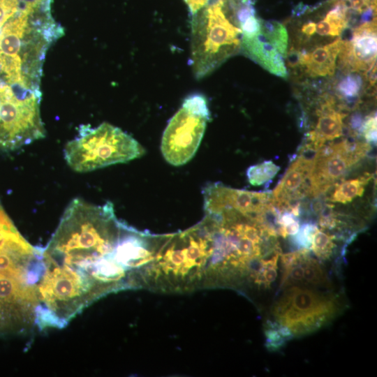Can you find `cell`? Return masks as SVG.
Listing matches in <instances>:
<instances>
[{
  "label": "cell",
  "instance_id": "cell-14",
  "mask_svg": "<svg viewBox=\"0 0 377 377\" xmlns=\"http://www.w3.org/2000/svg\"><path fill=\"white\" fill-rule=\"evenodd\" d=\"M350 13L343 0L333 1L332 8L318 22L308 20L299 28L296 39L298 45H311L341 36L349 23Z\"/></svg>",
  "mask_w": 377,
  "mask_h": 377
},
{
  "label": "cell",
  "instance_id": "cell-7",
  "mask_svg": "<svg viewBox=\"0 0 377 377\" xmlns=\"http://www.w3.org/2000/svg\"><path fill=\"white\" fill-rule=\"evenodd\" d=\"M209 119L207 103L202 95L186 98L162 136L161 150L166 161L175 166L189 161L199 147Z\"/></svg>",
  "mask_w": 377,
  "mask_h": 377
},
{
  "label": "cell",
  "instance_id": "cell-24",
  "mask_svg": "<svg viewBox=\"0 0 377 377\" xmlns=\"http://www.w3.org/2000/svg\"><path fill=\"white\" fill-rule=\"evenodd\" d=\"M24 1V0H0V27L20 10Z\"/></svg>",
  "mask_w": 377,
  "mask_h": 377
},
{
  "label": "cell",
  "instance_id": "cell-11",
  "mask_svg": "<svg viewBox=\"0 0 377 377\" xmlns=\"http://www.w3.org/2000/svg\"><path fill=\"white\" fill-rule=\"evenodd\" d=\"M203 195L205 214L231 209L252 223L272 202L269 193L239 190L216 183L207 185Z\"/></svg>",
  "mask_w": 377,
  "mask_h": 377
},
{
  "label": "cell",
  "instance_id": "cell-8",
  "mask_svg": "<svg viewBox=\"0 0 377 377\" xmlns=\"http://www.w3.org/2000/svg\"><path fill=\"white\" fill-rule=\"evenodd\" d=\"M370 148L368 142L348 140L320 147L312 158L309 194L316 196L334 186Z\"/></svg>",
  "mask_w": 377,
  "mask_h": 377
},
{
  "label": "cell",
  "instance_id": "cell-25",
  "mask_svg": "<svg viewBox=\"0 0 377 377\" xmlns=\"http://www.w3.org/2000/svg\"><path fill=\"white\" fill-rule=\"evenodd\" d=\"M361 133L368 143L376 142V112L366 117L363 120Z\"/></svg>",
  "mask_w": 377,
  "mask_h": 377
},
{
  "label": "cell",
  "instance_id": "cell-15",
  "mask_svg": "<svg viewBox=\"0 0 377 377\" xmlns=\"http://www.w3.org/2000/svg\"><path fill=\"white\" fill-rule=\"evenodd\" d=\"M342 38L339 37L333 41L308 50L295 52L296 64L311 77L332 76L336 68V60L339 55Z\"/></svg>",
  "mask_w": 377,
  "mask_h": 377
},
{
  "label": "cell",
  "instance_id": "cell-3",
  "mask_svg": "<svg viewBox=\"0 0 377 377\" xmlns=\"http://www.w3.org/2000/svg\"><path fill=\"white\" fill-rule=\"evenodd\" d=\"M241 1L213 0L192 15L191 61L196 78L212 73L241 48Z\"/></svg>",
  "mask_w": 377,
  "mask_h": 377
},
{
  "label": "cell",
  "instance_id": "cell-10",
  "mask_svg": "<svg viewBox=\"0 0 377 377\" xmlns=\"http://www.w3.org/2000/svg\"><path fill=\"white\" fill-rule=\"evenodd\" d=\"M40 249L19 232L0 204V273L29 284L39 273Z\"/></svg>",
  "mask_w": 377,
  "mask_h": 377
},
{
  "label": "cell",
  "instance_id": "cell-12",
  "mask_svg": "<svg viewBox=\"0 0 377 377\" xmlns=\"http://www.w3.org/2000/svg\"><path fill=\"white\" fill-rule=\"evenodd\" d=\"M376 22L373 19L356 27L350 40H342L339 66L347 72L369 73L376 64Z\"/></svg>",
  "mask_w": 377,
  "mask_h": 377
},
{
  "label": "cell",
  "instance_id": "cell-2",
  "mask_svg": "<svg viewBox=\"0 0 377 377\" xmlns=\"http://www.w3.org/2000/svg\"><path fill=\"white\" fill-rule=\"evenodd\" d=\"M204 219L195 226L166 235L154 260L144 269L142 285L185 290L200 285L213 253V231Z\"/></svg>",
  "mask_w": 377,
  "mask_h": 377
},
{
  "label": "cell",
  "instance_id": "cell-18",
  "mask_svg": "<svg viewBox=\"0 0 377 377\" xmlns=\"http://www.w3.org/2000/svg\"><path fill=\"white\" fill-rule=\"evenodd\" d=\"M372 177L373 175L365 173L360 177L337 184L329 200L332 202L342 204L351 202L363 195L366 186Z\"/></svg>",
  "mask_w": 377,
  "mask_h": 377
},
{
  "label": "cell",
  "instance_id": "cell-6",
  "mask_svg": "<svg viewBox=\"0 0 377 377\" xmlns=\"http://www.w3.org/2000/svg\"><path fill=\"white\" fill-rule=\"evenodd\" d=\"M336 297L299 286L288 287L274 302L272 313L290 335L302 336L327 324L339 313Z\"/></svg>",
  "mask_w": 377,
  "mask_h": 377
},
{
  "label": "cell",
  "instance_id": "cell-23",
  "mask_svg": "<svg viewBox=\"0 0 377 377\" xmlns=\"http://www.w3.org/2000/svg\"><path fill=\"white\" fill-rule=\"evenodd\" d=\"M317 229V226L313 224H304L294 235V242L299 246L303 247V249H309L313 235Z\"/></svg>",
  "mask_w": 377,
  "mask_h": 377
},
{
  "label": "cell",
  "instance_id": "cell-13",
  "mask_svg": "<svg viewBox=\"0 0 377 377\" xmlns=\"http://www.w3.org/2000/svg\"><path fill=\"white\" fill-rule=\"evenodd\" d=\"M312 159L300 155L292 163L272 195L273 205L281 212L288 211L291 202L309 193Z\"/></svg>",
  "mask_w": 377,
  "mask_h": 377
},
{
  "label": "cell",
  "instance_id": "cell-4",
  "mask_svg": "<svg viewBox=\"0 0 377 377\" xmlns=\"http://www.w3.org/2000/svg\"><path fill=\"white\" fill-rule=\"evenodd\" d=\"M144 154V148L137 140L106 122L96 128L82 126L78 135L64 148L65 161L79 172L126 163Z\"/></svg>",
  "mask_w": 377,
  "mask_h": 377
},
{
  "label": "cell",
  "instance_id": "cell-21",
  "mask_svg": "<svg viewBox=\"0 0 377 377\" xmlns=\"http://www.w3.org/2000/svg\"><path fill=\"white\" fill-rule=\"evenodd\" d=\"M363 89V79L357 73H350L338 82L336 89L341 98L350 100L357 98Z\"/></svg>",
  "mask_w": 377,
  "mask_h": 377
},
{
  "label": "cell",
  "instance_id": "cell-5",
  "mask_svg": "<svg viewBox=\"0 0 377 377\" xmlns=\"http://www.w3.org/2000/svg\"><path fill=\"white\" fill-rule=\"evenodd\" d=\"M41 97V91L0 82V151H13L45 137Z\"/></svg>",
  "mask_w": 377,
  "mask_h": 377
},
{
  "label": "cell",
  "instance_id": "cell-20",
  "mask_svg": "<svg viewBox=\"0 0 377 377\" xmlns=\"http://www.w3.org/2000/svg\"><path fill=\"white\" fill-rule=\"evenodd\" d=\"M280 167L272 161H265L250 166L246 170L249 183L253 186H260L272 179L278 173Z\"/></svg>",
  "mask_w": 377,
  "mask_h": 377
},
{
  "label": "cell",
  "instance_id": "cell-16",
  "mask_svg": "<svg viewBox=\"0 0 377 377\" xmlns=\"http://www.w3.org/2000/svg\"><path fill=\"white\" fill-rule=\"evenodd\" d=\"M332 98H325L317 110L318 119L315 128L308 135L307 149L317 151L327 141L341 137L343 133V119L346 114L334 109Z\"/></svg>",
  "mask_w": 377,
  "mask_h": 377
},
{
  "label": "cell",
  "instance_id": "cell-1",
  "mask_svg": "<svg viewBox=\"0 0 377 377\" xmlns=\"http://www.w3.org/2000/svg\"><path fill=\"white\" fill-rule=\"evenodd\" d=\"M126 226L117 219L110 202H71L40 249L41 272L35 288L42 326L64 328L101 297L136 286L119 247Z\"/></svg>",
  "mask_w": 377,
  "mask_h": 377
},
{
  "label": "cell",
  "instance_id": "cell-26",
  "mask_svg": "<svg viewBox=\"0 0 377 377\" xmlns=\"http://www.w3.org/2000/svg\"><path fill=\"white\" fill-rule=\"evenodd\" d=\"M191 15L209 3L212 0H184Z\"/></svg>",
  "mask_w": 377,
  "mask_h": 377
},
{
  "label": "cell",
  "instance_id": "cell-22",
  "mask_svg": "<svg viewBox=\"0 0 377 377\" xmlns=\"http://www.w3.org/2000/svg\"><path fill=\"white\" fill-rule=\"evenodd\" d=\"M334 239L335 236L328 235L318 228L313 235L310 248L320 259H329L336 246Z\"/></svg>",
  "mask_w": 377,
  "mask_h": 377
},
{
  "label": "cell",
  "instance_id": "cell-9",
  "mask_svg": "<svg viewBox=\"0 0 377 377\" xmlns=\"http://www.w3.org/2000/svg\"><path fill=\"white\" fill-rule=\"evenodd\" d=\"M36 288L0 273V337L20 335L36 325Z\"/></svg>",
  "mask_w": 377,
  "mask_h": 377
},
{
  "label": "cell",
  "instance_id": "cell-19",
  "mask_svg": "<svg viewBox=\"0 0 377 377\" xmlns=\"http://www.w3.org/2000/svg\"><path fill=\"white\" fill-rule=\"evenodd\" d=\"M260 31L285 58L288 46V34L285 26L277 21L262 20Z\"/></svg>",
  "mask_w": 377,
  "mask_h": 377
},
{
  "label": "cell",
  "instance_id": "cell-17",
  "mask_svg": "<svg viewBox=\"0 0 377 377\" xmlns=\"http://www.w3.org/2000/svg\"><path fill=\"white\" fill-rule=\"evenodd\" d=\"M241 47L248 57L271 73L282 77L287 76L284 57L261 31L253 36H242Z\"/></svg>",
  "mask_w": 377,
  "mask_h": 377
}]
</instances>
